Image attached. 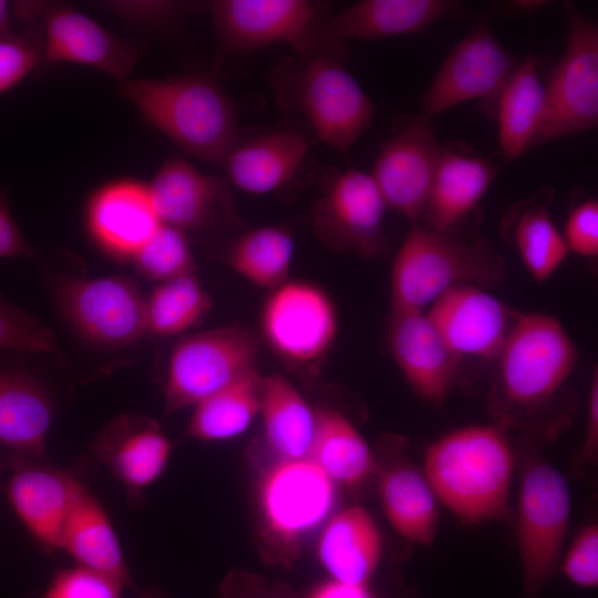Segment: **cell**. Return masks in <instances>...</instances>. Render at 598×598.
Listing matches in <instances>:
<instances>
[{"label": "cell", "instance_id": "6da1fadb", "mask_svg": "<svg viewBox=\"0 0 598 598\" xmlns=\"http://www.w3.org/2000/svg\"><path fill=\"white\" fill-rule=\"evenodd\" d=\"M515 453L496 425L452 430L424 452L423 473L439 503L467 524L502 518L508 508Z\"/></svg>", "mask_w": 598, "mask_h": 598}, {"label": "cell", "instance_id": "7a4b0ae2", "mask_svg": "<svg viewBox=\"0 0 598 598\" xmlns=\"http://www.w3.org/2000/svg\"><path fill=\"white\" fill-rule=\"evenodd\" d=\"M120 91L150 125L194 157L223 163L237 144L234 103L208 75L125 79Z\"/></svg>", "mask_w": 598, "mask_h": 598}, {"label": "cell", "instance_id": "3957f363", "mask_svg": "<svg viewBox=\"0 0 598 598\" xmlns=\"http://www.w3.org/2000/svg\"><path fill=\"white\" fill-rule=\"evenodd\" d=\"M504 261L491 244L414 227L391 269V311H424L450 289L491 286L503 279Z\"/></svg>", "mask_w": 598, "mask_h": 598}, {"label": "cell", "instance_id": "277c9868", "mask_svg": "<svg viewBox=\"0 0 598 598\" xmlns=\"http://www.w3.org/2000/svg\"><path fill=\"white\" fill-rule=\"evenodd\" d=\"M258 542L265 561L289 567L305 539L331 517L337 485L310 460H277L257 488Z\"/></svg>", "mask_w": 598, "mask_h": 598}, {"label": "cell", "instance_id": "5b68a950", "mask_svg": "<svg viewBox=\"0 0 598 598\" xmlns=\"http://www.w3.org/2000/svg\"><path fill=\"white\" fill-rule=\"evenodd\" d=\"M497 393L514 411H535L565 385L578 361V350L553 316L515 313L497 358Z\"/></svg>", "mask_w": 598, "mask_h": 598}, {"label": "cell", "instance_id": "8992f818", "mask_svg": "<svg viewBox=\"0 0 598 598\" xmlns=\"http://www.w3.org/2000/svg\"><path fill=\"white\" fill-rule=\"evenodd\" d=\"M571 496L563 473L546 460L522 467L516 537L523 598H539L555 574L570 523Z\"/></svg>", "mask_w": 598, "mask_h": 598}, {"label": "cell", "instance_id": "52a82bcc", "mask_svg": "<svg viewBox=\"0 0 598 598\" xmlns=\"http://www.w3.org/2000/svg\"><path fill=\"white\" fill-rule=\"evenodd\" d=\"M332 50L302 56L292 73L289 95L317 138L347 154L370 127L375 107Z\"/></svg>", "mask_w": 598, "mask_h": 598}, {"label": "cell", "instance_id": "ba28073f", "mask_svg": "<svg viewBox=\"0 0 598 598\" xmlns=\"http://www.w3.org/2000/svg\"><path fill=\"white\" fill-rule=\"evenodd\" d=\"M259 328L265 343L286 365L315 374L336 342L339 317L324 289L288 279L265 299Z\"/></svg>", "mask_w": 598, "mask_h": 598}, {"label": "cell", "instance_id": "9c48e42d", "mask_svg": "<svg viewBox=\"0 0 598 598\" xmlns=\"http://www.w3.org/2000/svg\"><path fill=\"white\" fill-rule=\"evenodd\" d=\"M259 344L243 327H223L187 336L171 352L164 382L166 413L195 406L257 370Z\"/></svg>", "mask_w": 598, "mask_h": 598}, {"label": "cell", "instance_id": "30bf717a", "mask_svg": "<svg viewBox=\"0 0 598 598\" xmlns=\"http://www.w3.org/2000/svg\"><path fill=\"white\" fill-rule=\"evenodd\" d=\"M566 49L546 86V114L529 150L598 124V29L570 8Z\"/></svg>", "mask_w": 598, "mask_h": 598}, {"label": "cell", "instance_id": "8fae6325", "mask_svg": "<svg viewBox=\"0 0 598 598\" xmlns=\"http://www.w3.org/2000/svg\"><path fill=\"white\" fill-rule=\"evenodd\" d=\"M12 4L16 16L35 28L47 63L85 65L123 81L140 58L132 43L70 6L47 1Z\"/></svg>", "mask_w": 598, "mask_h": 598}, {"label": "cell", "instance_id": "7c38bea8", "mask_svg": "<svg viewBox=\"0 0 598 598\" xmlns=\"http://www.w3.org/2000/svg\"><path fill=\"white\" fill-rule=\"evenodd\" d=\"M53 290L69 323L94 344L122 348L146 331L145 300L126 277H62Z\"/></svg>", "mask_w": 598, "mask_h": 598}, {"label": "cell", "instance_id": "4fadbf2b", "mask_svg": "<svg viewBox=\"0 0 598 598\" xmlns=\"http://www.w3.org/2000/svg\"><path fill=\"white\" fill-rule=\"evenodd\" d=\"M386 208L370 174L355 168L332 169L312 212L313 228L321 243L333 250L375 257L386 245Z\"/></svg>", "mask_w": 598, "mask_h": 598}, {"label": "cell", "instance_id": "5bb4252c", "mask_svg": "<svg viewBox=\"0 0 598 598\" xmlns=\"http://www.w3.org/2000/svg\"><path fill=\"white\" fill-rule=\"evenodd\" d=\"M208 8L220 41L237 52L288 43L307 55L322 20L321 6L307 0H216Z\"/></svg>", "mask_w": 598, "mask_h": 598}, {"label": "cell", "instance_id": "9a60e30c", "mask_svg": "<svg viewBox=\"0 0 598 598\" xmlns=\"http://www.w3.org/2000/svg\"><path fill=\"white\" fill-rule=\"evenodd\" d=\"M443 150L422 113L394 132L370 173L386 207L411 220L423 215Z\"/></svg>", "mask_w": 598, "mask_h": 598}, {"label": "cell", "instance_id": "2e32d148", "mask_svg": "<svg viewBox=\"0 0 598 598\" xmlns=\"http://www.w3.org/2000/svg\"><path fill=\"white\" fill-rule=\"evenodd\" d=\"M516 65L486 22L478 23L450 52L422 103L433 115L475 99H496Z\"/></svg>", "mask_w": 598, "mask_h": 598}, {"label": "cell", "instance_id": "e0dca14e", "mask_svg": "<svg viewBox=\"0 0 598 598\" xmlns=\"http://www.w3.org/2000/svg\"><path fill=\"white\" fill-rule=\"evenodd\" d=\"M7 498L31 538L47 554L61 549L63 526L80 481L70 472L10 454Z\"/></svg>", "mask_w": 598, "mask_h": 598}, {"label": "cell", "instance_id": "ac0fdd59", "mask_svg": "<svg viewBox=\"0 0 598 598\" xmlns=\"http://www.w3.org/2000/svg\"><path fill=\"white\" fill-rule=\"evenodd\" d=\"M390 353L411 389L439 404L454 384L462 358L447 344L424 311H391Z\"/></svg>", "mask_w": 598, "mask_h": 598}, {"label": "cell", "instance_id": "d6986e66", "mask_svg": "<svg viewBox=\"0 0 598 598\" xmlns=\"http://www.w3.org/2000/svg\"><path fill=\"white\" fill-rule=\"evenodd\" d=\"M172 444L158 423L141 414L114 417L96 436L92 453L126 491L128 503L140 507L144 489L165 471Z\"/></svg>", "mask_w": 598, "mask_h": 598}, {"label": "cell", "instance_id": "ffe728a7", "mask_svg": "<svg viewBox=\"0 0 598 598\" xmlns=\"http://www.w3.org/2000/svg\"><path fill=\"white\" fill-rule=\"evenodd\" d=\"M464 13L465 6L451 0H362L319 22L313 50L336 48L344 40L411 34Z\"/></svg>", "mask_w": 598, "mask_h": 598}, {"label": "cell", "instance_id": "44dd1931", "mask_svg": "<svg viewBox=\"0 0 598 598\" xmlns=\"http://www.w3.org/2000/svg\"><path fill=\"white\" fill-rule=\"evenodd\" d=\"M447 344L461 357L497 359L515 312L485 289L454 287L426 311Z\"/></svg>", "mask_w": 598, "mask_h": 598}, {"label": "cell", "instance_id": "7402d4cb", "mask_svg": "<svg viewBox=\"0 0 598 598\" xmlns=\"http://www.w3.org/2000/svg\"><path fill=\"white\" fill-rule=\"evenodd\" d=\"M85 220L94 241L120 259H133L163 224L147 184L128 178L96 189L87 202Z\"/></svg>", "mask_w": 598, "mask_h": 598}, {"label": "cell", "instance_id": "603a6c76", "mask_svg": "<svg viewBox=\"0 0 598 598\" xmlns=\"http://www.w3.org/2000/svg\"><path fill=\"white\" fill-rule=\"evenodd\" d=\"M306 138L293 131L266 133L231 148L224 164L230 184L244 193L265 195L287 186L307 157Z\"/></svg>", "mask_w": 598, "mask_h": 598}, {"label": "cell", "instance_id": "cb8c5ba5", "mask_svg": "<svg viewBox=\"0 0 598 598\" xmlns=\"http://www.w3.org/2000/svg\"><path fill=\"white\" fill-rule=\"evenodd\" d=\"M495 175L488 159L444 146L422 215L426 228L452 235L478 207Z\"/></svg>", "mask_w": 598, "mask_h": 598}, {"label": "cell", "instance_id": "d4e9b609", "mask_svg": "<svg viewBox=\"0 0 598 598\" xmlns=\"http://www.w3.org/2000/svg\"><path fill=\"white\" fill-rule=\"evenodd\" d=\"M317 555L332 580L367 586L381 560L382 536L365 508L351 506L327 520Z\"/></svg>", "mask_w": 598, "mask_h": 598}, {"label": "cell", "instance_id": "484cf974", "mask_svg": "<svg viewBox=\"0 0 598 598\" xmlns=\"http://www.w3.org/2000/svg\"><path fill=\"white\" fill-rule=\"evenodd\" d=\"M53 404L45 388L21 370L0 369V444L10 454L45 462Z\"/></svg>", "mask_w": 598, "mask_h": 598}, {"label": "cell", "instance_id": "4316f807", "mask_svg": "<svg viewBox=\"0 0 598 598\" xmlns=\"http://www.w3.org/2000/svg\"><path fill=\"white\" fill-rule=\"evenodd\" d=\"M147 187L161 221L183 231L205 225L226 199L220 178L179 157L167 158Z\"/></svg>", "mask_w": 598, "mask_h": 598}, {"label": "cell", "instance_id": "83f0119b", "mask_svg": "<svg viewBox=\"0 0 598 598\" xmlns=\"http://www.w3.org/2000/svg\"><path fill=\"white\" fill-rule=\"evenodd\" d=\"M378 493L384 515L404 539L430 546L439 530V505L422 470L409 460L377 464Z\"/></svg>", "mask_w": 598, "mask_h": 598}, {"label": "cell", "instance_id": "f1b7e54d", "mask_svg": "<svg viewBox=\"0 0 598 598\" xmlns=\"http://www.w3.org/2000/svg\"><path fill=\"white\" fill-rule=\"evenodd\" d=\"M61 549L72 556L76 565L101 573L123 588L134 589L111 519L102 504L81 482L63 526Z\"/></svg>", "mask_w": 598, "mask_h": 598}, {"label": "cell", "instance_id": "f546056e", "mask_svg": "<svg viewBox=\"0 0 598 598\" xmlns=\"http://www.w3.org/2000/svg\"><path fill=\"white\" fill-rule=\"evenodd\" d=\"M259 401L264 439L277 460L309 458L316 411L293 383L277 373L261 375Z\"/></svg>", "mask_w": 598, "mask_h": 598}, {"label": "cell", "instance_id": "4dcf8cb0", "mask_svg": "<svg viewBox=\"0 0 598 598\" xmlns=\"http://www.w3.org/2000/svg\"><path fill=\"white\" fill-rule=\"evenodd\" d=\"M309 458L336 484L354 488L375 474L377 460L369 444L342 413L316 410Z\"/></svg>", "mask_w": 598, "mask_h": 598}, {"label": "cell", "instance_id": "1f68e13d", "mask_svg": "<svg viewBox=\"0 0 598 598\" xmlns=\"http://www.w3.org/2000/svg\"><path fill=\"white\" fill-rule=\"evenodd\" d=\"M498 138L507 159L528 151L546 114V86L532 55L515 68L497 97Z\"/></svg>", "mask_w": 598, "mask_h": 598}, {"label": "cell", "instance_id": "d6a6232c", "mask_svg": "<svg viewBox=\"0 0 598 598\" xmlns=\"http://www.w3.org/2000/svg\"><path fill=\"white\" fill-rule=\"evenodd\" d=\"M550 193L542 192L516 205L503 227L511 235L525 268L539 283L547 281L569 254L548 209Z\"/></svg>", "mask_w": 598, "mask_h": 598}, {"label": "cell", "instance_id": "836d02e7", "mask_svg": "<svg viewBox=\"0 0 598 598\" xmlns=\"http://www.w3.org/2000/svg\"><path fill=\"white\" fill-rule=\"evenodd\" d=\"M260 374L248 372L194 406L187 436L204 442L243 434L259 414Z\"/></svg>", "mask_w": 598, "mask_h": 598}, {"label": "cell", "instance_id": "e575fe53", "mask_svg": "<svg viewBox=\"0 0 598 598\" xmlns=\"http://www.w3.org/2000/svg\"><path fill=\"white\" fill-rule=\"evenodd\" d=\"M293 251L295 241L286 228L260 226L231 244L227 261L245 280L270 291L289 279Z\"/></svg>", "mask_w": 598, "mask_h": 598}, {"label": "cell", "instance_id": "d590c367", "mask_svg": "<svg viewBox=\"0 0 598 598\" xmlns=\"http://www.w3.org/2000/svg\"><path fill=\"white\" fill-rule=\"evenodd\" d=\"M212 306L194 274L162 282L145 300L146 331L158 337L179 334L198 323Z\"/></svg>", "mask_w": 598, "mask_h": 598}, {"label": "cell", "instance_id": "8d00e7d4", "mask_svg": "<svg viewBox=\"0 0 598 598\" xmlns=\"http://www.w3.org/2000/svg\"><path fill=\"white\" fill-rule=\"evenodd\" d=\"M148 279L165 282L193 274L194 261L185 231L162 224L132 259Z\"/></svg>", "mask_w": 598, "mask_h": 598}, {"label": "cell", "instance_id": "74e56055", "mask_svg": "<svg viewBox=\"0 0 598 598\" xmlns=\"http://www.w3.org/2000/svg\"><path fill=\"white\" fill-rule=\"evenodd\" d=\"M0 349L58 353L53 332L0 296Z\"/></svg>", "mask_w": 598, "mask_h": 598}, {"label": "cell", "instance_id": "f35d334b", "mask_svg": "<svg viewBox=\"0 0 598 598\" xmlns=\"http://www.w3.org/2000/svg\"><path fill=\"white\" fill-rule=\"evenodd\" d=\"M43 62L39 34L24 23L21 33L0 37V94L13 89Z\"/></svg>", "mask_w": 598, "mask_h": 598}, {"label": "cell", "instance_id": "ab89813d", "mask_svg": "<svg viewBox=\"0 0 598 598\" xmlns=\"http://www.w3.org/2000/svg\"><path fill=\"white\" fill-rule=\"evenodd\" d=\"M122 589L114 579L76 565L59 569L42 598H122Z\"/></svg>", "mask_w": 598, "mask_h": 598}, {"label": "cell", "instance_id": "60d3db41", "mask_svg": "<svg viewBox=\"0 0 598 598\" xmlns=\"http://www.w3.org/2000/svg\"><path fill=\"white\" fill-rule=\"evenodd\" d=\"M560 570L574 585L594 588L598 585V526L589 523L575 535L565 555Z\"/></svg>", "mask_w": 598, "mask_h": 598}, {"label": "cell", "instance_id": "b9f144b4", "mask_svg": "<svg viewBox=\"0 0 598 598\" xmlns=\"http://www.w3.org/2000/svg\"><path fill=\"white\" fill-rule=\"evenodd\" d=\"M561 234L569 252L587 258L596 257L598 255V202L589 198L574 207Z\"/></svg>", "mask_w": 598, "mask_h": 598}, {"label": "cell", "instance_id": "7bdbcfd3", "mask_svg": "<svg viewBox=\"0 0 598 598\" xmlns=\"http://www.w3.org/2000/svg\"><path fill=\"white\" fill-rule=\"evenodd\" d=\"M219 598H299L287 584L245 571H229L218 587Z\"/></svg>", "mask_w": 598, "mask_h": 598}, {"label": "cell", "instance_id": "ee69618b", "mask_svg": "<svg viewBox=\"0 0 598 598\" xmlns=\"http://www.w3.org/2000/svg\"><path fill=\"white\" fill-rule=\"evenodd\" d=\"M100 6L122 19L148 25L172 22L190 9L178 1H103Z\"/></svg>", "mask_w": 598, "mask_h": 598}, {"label": "cell", "instance_id": "f6af8a7d", "mask_svg": "<svg viewBox=\"0 0 598 598\" xmlns=\"http://www.w3.org/2000/svg\"><path fill=\"white\" fill-rule=\"evenodd\" d=\"M37 254L24 237L8 206L7 195L0 189V258L33 260Z\"/></svg>", "mask_w": 598, "mask_h": 598}, {"label": "cell", "instance_id": "bcb514c9", "mask_svg": "<svg viewBox=\"0 0 598 598\" xmlns=\"http://www.w3.org/2000/svg\"><path fill=\"white\" fill-rule=\"evenodd\" d=\"M598 454V373L592 371L587 400V424L579 452L581 464L592 465Z\"/></svg>", "mask_w": 598, "mask_h": 598}, {"label": "cell", "instance_id": "7dc6e473", "mask_svg": "<svg viewBox=\"0 0 598 598\" xmlns=\"http://www.w3.org/2000/svg\"><path fill=\"white\" fill-rule=\"evenodd\" d=\"M308 598H375L367 586L330 580L319 585Z\"/></svg>", "mask_w": 598, "mask_h": 598}, {"label": "cell", "instance_id": "c3c4849f", "mask_svg": "<svg viewBox=\"0 0 598 598\" xmlns=\"http://www.w3.org/2000/svg\"><path fill=\"white\" fill-rule=\"evenodd\" d=\"M13 4L0 0V37L11 33V13Z\"/></svg>", "mask_w": 598, "mask_h": 598}, {"label": "cell", "instance_id": "681fc988", "mask_svg": "<svg viewBox=\"0 0 598 598\" xmlns=\"http://www.w3.org/2000/svg\"><path fill=\"white\" fill-rule=\"evenodd\" d=\"M137 598H163V596L156 589H148V590L140 594Z\"/></svg>", "mask_w": 598, "mask_h": 598}, {"label": "cell", "instance_id": "f907efd6", "mask_svg": "<svg viewBox=\"0 0 598 598\" xmlns=\"http://www.w3.org/2000/svg\"><path fill=\"white\" fill-rule=\"evenodd\" d=\"M10 468V455L6 454L0 456V470H9Z\"/></svg>", "mask_w": 598, "mask_h": 598}]
</instances>
